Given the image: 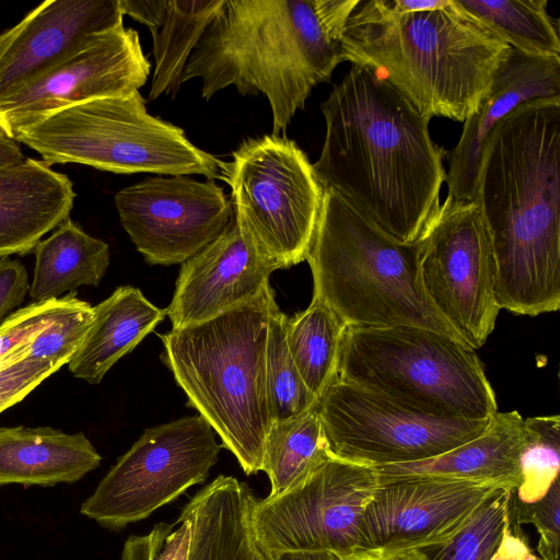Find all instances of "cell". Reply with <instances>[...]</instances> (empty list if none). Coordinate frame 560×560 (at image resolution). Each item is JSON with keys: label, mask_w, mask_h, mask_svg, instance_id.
<instances>
[{"label": "cell", "mask_w": 560, "mask_h": 560, "mask_svg": "<svg viewBox=\"0 0 560 560\" xmlns=\"http://www.w3.org/2000/svg\"><path fill=\"white\" fill-rule=\"evenodd\" d=\"M524 421L526 440L518 460L521 482L514 497L523 504H533L559 480L560 417L536 416Z\"/></svg>", "instance_id": "31"}, {"label": "cell", "mask_w": 560, "mask_h": 560, "mask_svg": "<svg viewBox=\"0 0 560 560\" xmlns=\"http://www.w3.org/2000/svg\"><path fill=\"white\" fill-rule=\"evenodd\" d=\"M47 165L77 163L116 174L202 175L223 180L224 162L184 130L152 116L140 92L58 110L14 139Z\"/></svg>", "instance_id": "8"}, {"label": "cell", "mask_w": 560, "mask_h": 560, "mask_svg": "<svg viewBox=\"0 0 560 560\" xmlns=\"http://www.w3.org/2000/svg\"><path fill=\"white\" fill-rule=\"evenodd\" d=\"M35 265L30 283L33 302L60 298L81 285L96 287L109 266V246L88 234L70 217L33 250Z\"/></svg>", "instance_id": "25"}, {"label": "cell", "mask_w": 560, "mask_h": 560, "mask_svg": "<svg viewBox=\"0 0 560 560\" xmlns=\"http://www.w3.org/2000/svg\"><path fill=\"white\" fill-rule=\"evenodd\" d=\"M378 486L372 466L331 457L302 485L257 500L255 536L271 560L284 552L357 548L364 511Z\"/></svg>", "instance_id": "12"}, {"label": "cell", "mask_w": 560, "mask_h": 560, "mask_svg": "<svg viewBox=\"0 0 560 560\" xmlns=\"http://www.w3.org/2000/svg\"><path fill=\"white\" fill-rule=\"evenodd\" d=\"M279 307L267 283L253 299L208 320L160 335L162 362L246 475L262 469L272 423L266 385L269 320Z\"/></svg>", "instance_id": "5"}, {"label": "cell", "mask_w": 560, "mask_h": 560, "mask_svg": "<svg viewBox=\"0 0 560 560\" xmlns=\"http://www.w3.org/2000/svg\"><path fill=\"white\" fill-rule=\"evenodd\" d=\"M347 325L316 299L287 318V343L307 389L319 399L338 377V363Z\"/></svg>", "instance_id": "28"}, {"label": "cell", "mask_w": 560, "mask_h": 560, "mask_svg": "<svg viewBox=\"0 0 560 560\" xmlns=\"http://www.w3.org/2000/svg\"><path fill=\"white\" fill-rule=\"evenodd\" d=\"M224 0H167L165 16L152 33L154 71L149 100L176 96L187 61Z\"/></svg>", "instance_id": "27"}, {"label": "cell", "mask_w": 560, "mask_h": 560, "mask_svg": "<svg viewBox=\"0 0 560 560\" xmlns=\"http://www.w3.org/2000/svg\"><path fill=\"white\" fill-rule=\"evenodd\" d=\"M93 307L82 301L42 330L26 349V358L68 364L81 346L93 320Z\"/></svg>", "instance_id": "34"}, {"label": "cell", "mask_w": 560, "mask_h": 560, "mask_svg": "<svg viewBox=\"0 0 560 560\" xmlns=\"http://www.w3.org/2000/svg\"><path fill=\"white\" fill-rule=\"evenodd\" d=\"M151 65L139 34L124 24L91 36L72 52L0 98V135L15 139L54 113L95 98L129 95Z\"/></svg>", "instance_id": "14"}, {"label": "cell", "mask_w": 560, "mask_h": 560, "mask_svg": "<svg viewBox=\"0 0 560 560\" xmlns=\"http://www.w3.org/2000/svg\"><path fill=\"white\" fill-rule=\"evenodd\" d=\"M317 411L331 455L372 467L438 456L480 435L491 420L429 416L339 377Z\"/></svg>", "instance_id": "11"}, {"label": "cell", "mask_w": 560, "mask_h": 560, "mask_svg": "<svg viewBox=\"0 0 560 560\" xmlns=\"http://www.w3.org/2000/svg\"><path fill=\"white\" fill-rule=\"evenodd\" d=\"M512 47L456 0L409 13L360 0L340 59L373 70L425 118L464 122L476 113Z\"/></svg>", "instance_id": "4"}, {"label": "cell", "mask_w": 560, "mask_h": 560, "mask_svg": "<svg viewBox=\"0 0 560 560\" xmlns=\"http://www.w3.org/2000/svg\"><path fill=\"white\" fill-rule=\"evenodd\" d=\"M77 292L31 304L11 313L0 325V371L26 359L33 339L52 322L77 307Z\"/></svg>", "instance_id": "33"}, {"label": "cell", "mask_w": 560, "mask_h": 560, "mask_svg": "<svg viewBox=\"0 0 560 560\" xmlns=\"http://www.w3.org/2000/svg\"><path fill=\"white\" fill-rule=\"evenodd\" d=\"M341 557L342 560H428L422 550L415 548L354 549Z\"/></svg>", "instance_id": "40"}, {"label": "cell", "mask_w": 560, "mask_h": 560, "mask_svg": "<svg viewBox=\"0 0 560 560\" xmlns=\"http://www.w3.org/2000/svg\"><path fill=\"white\" fill-rule=\"evenodd\" d=\"M119 3L124 15L127 14L139 23L145 25L152 34L160 27L163 22L167 0H119Z\"/></svg>", "instance_id": "39"}, {"label": "cell", "mask_w": 560, "mask_h": 560, "mask_svg": "<svg viewBox=\"0 0 560 560\" xmlns=\"http://www.w3.org/2000/svg\"><path fill=\"white\" fill-rule=\"evenodd\" d=\"M224 162L234 220L245 242L273 271L306 260L324 187L305 152L287 137L241 143Z\"/></svg>", "instance_id": "9"}, {"label": "cell", "mask_w": 560, "mask_h": 560, "mask_svg": "<svg viewBox=\"0 0 560 560\" xmlns=\"http://www.w3.org/2000/svg\"><path fill=\"white\" fill-rule=\"evenodd\" d=\"M456 1L512 48L560 57L558 22L548 14L547 0Z\"/></svg>", "instance_id": "29"}, {"label": "cell", "mask_w": 560, "mask_h": 560, "mask_svg": "<svg viewBox=\"0 0 560 560\" xmlns=\"http://www.w3.org/2000/svg\"><path fill=\"white\" fill-rule=\"evenodd\" d=\"M119 0H48L0 33V98L77 49L122 25Z\"/></svg>", "instance_id": "18"}, {"label": "cell", "mask_w": 560, "mask_h": 560, "mask_svg": "<svg viewBox=\"0 0 560 560\" xmlns=\"http://www.w3.org/2000/svg\"><path fill=\"white\" fill-rule=\"evenodd\" d=\"M70 178L42 160L25 158L0 170V257L27 255L70 217Z\"/></svg>", "instance_id": "22"}, {"label": "cell", "mask_w": 560, "mask_h": 560, "mask_svg": "<svg viewBox=\"0 0 560 560\" xmlns=\"http://www.w3.org/2000/svg\"><path fill=\"white\" fill-rule=\"evenodd\" d=\"M102 457L83 432L25 425L0 428V486L73 483Z\"/></svg>", "instance_id": "23"}, {"label": "cell", "mask_w": 560, "mask_h": 560, "mask_svg": "<svg viewBox=\"0 0 560 560\" xmlns=\"http://www.w3.org/2000/svg\"><path fill=\"white\" fill-rule=\"evenodd\" d=\"M475 202L490 236L500 310L560 308V96L521 104L488 137Z\"/></svg>", "instance_id": "2"}, {"label": "cell", "mask_w": 560, "mask_h": 560, "mask_svg": "<svg viewBox=\"0 0 560 560\" xmlns=\"http://www.w3.org/2000/svg\"><path fill=\"white\" fill-rule=\"evenodd\" d=\"M326 133L313 164L342 196L404 243L422 240L440 209L448 154L425 118L373 70L352 65L320 105Z\"/></svg>", "instance_id": "1"}, {"label": "cell", "mask_w": 560, "mask_h": 560, "mask_svg": "<svg viewBox=\"0 0 560 560\" xmlns=\"http://www.w3.org/2000/svg\"><path fill=\"white\" fill-rule=\"evenodd\" d=\"M93 313L90 329L68 363L74 377L90 384H98L166 315L131 285L117 288Z\"/></svg>", "instance_id": "24"}, {"label": "cell", "mask_w": 560, "mask_h": 560, "mask_svg": "<svg viewBox=\"0 0 560 560\" xmlns=\"http://www.w3.org/2000/svg\"><path fill=\"white\" fill-rule=\"evenodd\" d=\"M490 560H542L530 547L521 524L516 522L511 502L505 514L500 544Z\"/></svg>", "instance_id": "38"}, {"label": "cell", "mask_w": 560, "mask_h": 560, "mask_svg": "<svg viewBox=\"0 0 560 560\" xmlns=\"http://www.w3.org/2000/svg\"><path fill=\"white\" fill-rule=\"evenodd\" d=\"M511 510L518 524H533L539 539L537 553L542 560H559L560 482L555 481L548 493L533 504L518 502L513 493Z\"/></svg>", "instance_id": "35"}, {"label": "cell", "mask_w": 560, "mask_h": 560, "mask_svg": "<svg viewBox=\"0 0 560 560\" xmlns=\"http://www.w3.org/2000/svg\"><path fill=\"white\" fill-rule=\"evenodd\" d=\"M256 501L246 483L219 475L190 498L174 523L130 536L121 560H270L255 536Z\"/></svg>", "instance_id": "16"}, {"label": "cell", "mask_w": 560, "mask_h": 560, "mask_svg": "<svg viewBox=\"0 0 560 560\" xmlns=\"http://www.w3.org/2000/svg\"><path fill=\"white\" fill-rule=\"evenodd\" d=\"M360 0H224L194 48L182 82L201 79V96L234 86L262 94L272 135L304 109L312 90L341 62L340 40Z\"/></svg>", "instance_id": "3"}, {"label": "cell", "mask_w": 560, "mask_h": 560, "mask_svg": "<svg viewBox=\"0 0 560 560\" xmlns=\"http://www.w3.org/2000/svg\"><path fill=\"white\" fill-rule=\"evenodd\" d=\"M221 448L199 415L149 428L117 459L80 513L115 530L148 518L205 482Z\"/></svg>", "instance_id": "10"}, {"label": "cell", "mask_w": 560, "mask_h": 560, "mask_svg": "<svg viewBox=\"0 0 560 560\" xmlns=\"http://www.w3.org/2000/svg\"><path fill=\"white\" fill-rule=\"evenodd\" d=\"M420 253L421 241L404 243L393 237L338 192L324 188L306 257L314 283L312 299L349 327L417 326L466 343L427 295Z\"/></svg>", "instance_id": "6"}, {"label": "cell", "mask_w": 560, "mask_h": 560, "mask_svg": "<svg viewBox=\"0 0 560 560\" xmlns=\"http://www.w3.org/2000/svg\"><path fill=\"white\" fill-rule=\"evenodd\" d=\"M514 489H499L482 502L448 542L422 550L428 560H490L503 532Z\"/></svg>", "instance_id": "32"}, {"label": "cell", "mask_w": 560, "mask_h": 560, "mask_svg": "<svg viewBox=\"0 0 560 560\" xmlns=\"http://www.w3.org/2000/svg\"><path fill=\"white\" fill-rule=\"evenodd\" d=\"M271 560H342V557L331 551H298L280 553Z\"/></svg>", "instance_id": "42"}, {"label": "cell", "mask_w": 560, "mask_h": 560, "mask_svg": "<svg viewBox=\"0 0 560 560\" xmlns=\"http://www.w3.org/2000/svg\"><path fill=\"white\" fill-rule=\"evenodd\" d=\"M271 272L245 242L233 215L219 237L182 264L165 310L173 329L208 320L255 298Z\"/></svg>", "instance_id": "20"}, {"label": "cell", "mask_w": 560, "mask_h": 560, "mask_svg": "<svg viewBox=\"0 0 560 560\" xmlns=\"http://www.w3.org/2000/svg\"><path fill=\"white\" fill-rule=\"evenodd\" d=\"M65 363L26 358L0 371V413L24 399Z\"/></svg>", "instance_id": "36"}, {"label": "cell", "mask_w": 560, "mask_h": 560, "mask_svg": "<svg viewBox=\"0 0 560 560\" xmlns=\"http://www.w3.org/2000/svg\"><path fill=\"white\" fill-rule=\"evenodd\" d=\"M526 440L518 411H498L477 438L423 460L373 467L378 485L406 479H448L516 489L520 454Z\"/></svg>", "instance_id": "21"}, {"label": "cell", "mask_w": 560, "mask_h": 560, "mask_svg": "<svg viewBox=\"0 0 560 560\" xmlns=\"http://www.w3.org/2000/svg\"><path fill=\"white\" fill-rule=\"evenodd\" d=\"M28 292V275L24 265L9 256L0 257V325L21 305Z\"/></svg>", "instance_id": "37"}, {"label": "cell", "mask_w": 560, "mask_h": 560, "mask_svg": "<svg viewBox=\"0 0 560 560\" xmlns=\"http://www.w3.org/2000/svg\"><path fill=\"white\" fill-rule=\"evenodd\" d=\"M500 487L448 479H406L378 485L368 504L355 549L427 550L455 537Z\"/></svg>", "instance_id": "17"}, {"label": "cell", "mask_w": 560, "mask_h": 560, "mask_svg": "<svg viewBox=\"0 0 560 560\" xmlns=\"http://www.w3.org/2000/svg\"><path fill=\"white\" fill-rule=\"evenodd\" d=\"M338 377L429 416L490 419L499 411L475 349L423 327L347 326Z\"/></svg>", "instance_id": "7"}, {"label": "cell", "mask_w": 560, "mask_h": 560, "mask_svg": "<svg viewBox=\"0 0 560 560\" xmlns=\"http://www.w3.org/2000/svg\"><path fill=\"white\" fill-rule=\"evenodd\" d=\"M560 96V57L512 48L476 113L465 121L448 159L445 182L451 207L475 201L479 165L488 137L513 109L538 98Z\"/></svg>", "instance_id": "19"}, {"label": "cell", "mask_w": 560, "mask_h": 560, "mask_svg": "<svg viewBox=\"0 0 560 560\" xmlns=\"http://www.w3.org/2000/svg\"><path fill=\"white\" fill-rule=\"evenodd\" d=\"M24 159L20 143L0 135V170L16 165Z\"/></svg>", "instance_id": "41"}, {"label": "cell", "mask_w": 560, "mask_h": 560, "mask_svg": "<svg viewBox=\"0 0 560 560\" xmlns=\"http://www.w3.org/2000/svg\"><path fill=\"white\" fill-rule=\"evenodd\" d=\"M122 229L149 265L183 264L233 219L231 200L212 179L147 177L115 195Z\"/></svg>", "instance_id": "15"}, {"label": "cell", "mask_w": 560, "mask_h": 560, "mask_svg": "<svg viewBox=\"0 0 560 560\" xmlns=\"http://www.w3.org/2000/svg\"><path fill=\"white\" fill-rule=\"evenodd\" d=\"M288 316L275 310L269 320L266 349V385L271 421L308 411L318 399L305 386L287 343Z\"/></svg>", "instance_id": "30"}, {"label": "cell", "mask_w": 560, "mask_h": 560, "mask_svg": "<svg viewBox=\"0 0 560 560\" xmlns=\"http://www.w3.org/2000/svg\"><path fill=\"white\" fill-rule=\"evenodd\" d=\"M420 277L432 304L472 349L492 332L499 315L494 260L477 202L446 207L421 240Z\"/></svg>", "instance_id": "13"}, {"label": "cell", "mask_w": 560, "mask_h": 560, "mask_svg": "<svg viewBox=\"0 0 560 560\" xmlns=\"http://www.w3.org/2000/svg\"><path fill=\"white\" fill-rule=\"evenodd\" d=\"M331 457L317 406L273 421L266 435L261 469L271 486L268 497H278L302 485Z\"/></svg>", "instance_id": "26"}]
</instances>
